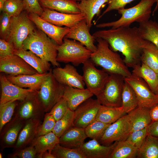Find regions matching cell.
I'll list each match as a JSON object with an SVG mask.
<instances>
[{"instance_id": "obj_8", "label": "cell", "mask_w": 158, "mask_h": 158, "mask_svg": "<svg viewBox=\"0 0 158 158\" xmlns=\"http://www.w3.org/2000/svg\"><path fill=\"white\" fill-rule=\"evenodd\" d=\"M64 86L58 82L52 72L41 85L38 94L44 111L49 112L63 97Z\"/></svg>"}, {"instance_id": "obj_40", "label": "cell", "mask_w": 158, "mask_h": 158, "mask_svg": "<svg viewBox=\"0 0 158 158\" xmlns=\"http://www.w3.org/2000/svg\"><path fill=\"white\" fill-rule=\"evenodd\" d=\"M18 101H13L0 104V131L13 117L18 104Z\"/></svg>"}, {"instance_id": "obj_5", "label": "cell", "mask_w": 158, "mask_h": 158, "mask_svg": "<svg viewBox=\"0 0 158 158\" xmlns=\"http://www.w3.org/2000/svg\"><path fill=\"white\" fill-rule=\"evenodd\" d=\"M56 60L71 63L74 66L83 64L90 59L92 52L79 42L64 38L63 43L58 45Z\"/></svg>"}, {"instance_id": "obj_32", "label": "cell", "mask_w": 158, "mask_h": 158, "mask_svg": "<svg viewBox=\"0 0 158 158\" xmlns=\"http://www.w3.org/2000/svg\"><path fill=\"white\" fill-rule=\"evenodd\" d=\"M109 158H134L137 157L138 149L126 140L114 142Z\"/></svg>"}, {"instance_id": "obj_49", "label": "cell", "mask_w": 158, "mask_h": 158, "mask_svg": "<svg viewBox=\"0 0 158 158\" xmlns=\"http://www.w3.org/2000/svg\"><path fill=\"white\" fill-rule=\"evenodd\" d=\"M135 0H109L108 3V6L107 8L100 15L97 21L103 16L108 12L113 10H117L124 8L128 4L130 3Z\"/></svg>"}, {"instance_id": "obj_21", "label": "cell", "mask_w": 158, "mask_h": 158, "mask_svg": "<svg viewBox=\"0 0 158 158\" xmlns=\"http://www.w3.org/2000/svg\"><path fill=\"white\" fill-rule=\"evenodd\" d=\"M51 69L44 73L33 74H22L16 76L8 75L7 79L13 84L23 88H29L38 91L43 82L52 72Z\"/></svg>"}, {"instance_id": "obj_3", "label": "cell", "mask_w": 158, "mask_h": 158, "mask_svg": "<svg viewBox=\"0 0 158 158\" xmlns=\"http://www.w3.org/2000/svg\"><path fill=\"white\" fill-rule=\"evenodd\" d=\"M58 45L40 30L35 28L25 40L23 48L30 50L41 58L59 67L56 60Z\"/></svg>"}, {"instance_id": "obj_29", "label": "cell", "mask_w": 158, "mask_h": 158, "mask_svg": "<svg viewBox=\"0 0 158 158\" xmlns=\"http://www.w3.org/2000/svg\"><path fill=\"white\" fill-rule=\"evenodd\" d=\"M109 0H83L78 3V7L84 16L88 27L90 30L92 22L95 15H98L102 6L108 2Z\"/></svg>"}, {"instance_id": "obj_31", "label": "cell", "mask_w": 158, "mask_h": 158, "mask_svg": "<svg viewBox=\"0 0 158 158\" xmlns=\"http://www.w3.org/2000/svg\"><path fill=\"white\" fill-rule=\"evenodd\" d=\"M59 138L53 132L47 134L36 137L30 145L35 148L38 158H41L42 153L46 151L52 150L59 143Z\"/></svg>"}, {"instance_id": "obj_55", "label": "cell", "mask_w": 158, "mask_h": 158, "mask_svg": "<svg viewBox=\"0 0 158 158\" xmlns=\"http://www.w3.org/2000/svg\"><path fill=\"white\" fill-rule=\"evenodd\" d=\"M156 5L155 7L154 10L152 12V15H153L154 13L157 10L158 8V0H157L156 1Z\"/></svg>"}, {"instance_id": "obj_14", "label": "cell", "mask_w": 158, "mask_h": 158, "mask_svg": "<svg viewBox=\"0 0 158 158\" xmlns=\"http://www.w3.org/2000/svg\"><path fill=\"white\" fill-rule=\"evenodd\" d=\"M0 72L12 76L38 73L23 59L14 54L0 57Z\"/></svg>"}, {"instance_id": "obj_23", "label": "cell", "mask_w": 158, "mask_h": 158, "mask_svg": "<svg viewBox=\"0 0 158 158\" xmlns=\"http://www.w3.org/2000/svg\"><path fill=\"white\" fill-rule=\"evenodd\" d=\"M87 138L84 128L74 126L59 138V144L65 147L80 148Z\"/></svg>"}, {"instance_id": "obj_42", "label": "cell", "mask_w": 158, "mask_h": 158, "mask_svg": "<svg viewBox=\"0 0 158 158\" xmlns=\"http://www.w3.org/2000/svg\"><path fill=\"white\" fill-rule=\"evenodd\" d=\"M23 10V0H7L2 12L7 13L11 17H14L20 15Z\"/></svg>"}, {"instance_id": "obj_41", "label": "cell", "mask_w": 158, "mask_h": 158, "mask_svg": "<svg viewBox=\"0 0 158 158\" xmlns=\"http://www.w3.org/2000/svg\"><path fill=\"white\" fill-rule=\"evenodd\" d=\"M111 124H107L95 120L84 128L87 138L95 139L98 141L106 130Z\"/></svg>"}, {"instance_id": "obj_24", "label": "cell", "mask_w": 158, "mask_h": 158, "mask_svg": "<svg viewBox=\"0 0 158 158\" xmlns=\"http://www.w3.org/2000/svg\"><path fill=\"white\" fill-rule=\"evenodd\" d=\"M94 95L87 88L81 89L65 86L63 97L67 101L69 108L74 111L81 103Z\"/></svg>"}, {"instance_id": "obj_20", "label": "cell", "mask_w": 158, "mask_h": 158, "mask_svg": "<svg viewBox=\"0 0 158 158\" xmlns=\"http://www.w3.org/2000/svg\"><path fill=\"white\" fill-rule=\"evenodd\" d=\"M85 19L80 21L70 30L64 38L78 41L92 52L96 51L97 46L94 44L95 38L90 33Z\"/></svg>"}, {"instance_id": "obj_9", "label": "cell", "mask_w": 158, "mask_h": 158, "mask_svg": "<svg viewBox=\"0 0 158 158\" xmlns=\"http://www.w3.org/2000/svg\"><path fill=\"white\" fill-rule=\"evenodd\" d=\"M83 64L82 76L85 84L97 96L102 90L109 75L103 69H97L90 59Z\"/></svg>"}, {"instance_id": "obj_53", "label": "cell", "mask_w": 158, "mask_h": 158, "mask_svg": "<svg viewBox=\"0 0 158 158\" xmlns=\"http://www.w3.org/2000/svg\"><path fill=\"white\" fill-rule=\"evenodd\" d=\"M41 158H55L51 151H46L42 155Z\"/></svg>"}, {"instance_id": "obj_11", "label": "cell", "mask_w": 158, "mask_h": 158, "mask_svg": "<svg viewBox=\"0 0 158 158\" xmlns=\"http://www.w3.org/2000/svg\"><path fill=\"white\" fill-rule=\"evenodd\" d=\"M14 115L25 121L31 118L41 119L45 112L40 100L38 91L30 93L22 101L18 103Z\"/></svg>"}, {"instance_id": "obj_19", "label": "cell", "mask_w": 158, "mask_h": 158, "mask_svg": "<svg viewBox=\"0 0 158 158\" xmlns=\"http://www.w3.org/2000/svg\"><path fill=\"white\" fill-rule=\"evenodd\" d=\"M26 121L14 115L11 120L3 127L0 131L1 150L14 147L19 133Z\"/></svg>"}, {"instance_id": "obj_12", "label": "cell", "mask_w": 158, "mask_h": 158, "mask_svg": "<svg viewBox=\"0 0 158 158\" xmlns=\"http://www.w3.org/2000/svg\"><path fill=\"white\" fill-rule=\"evenodd\" d=\"M130 129L129 115L127 114L111 124L99 142L103 145H109L113 142L126 140Z\"/></svg>"}, {"instance_id": "obj_35", "label": "cell", "mask_w": 158, "mask_h": 158, "mask_svg": "<svg viewBox=\"0 0 158 158\" xmlns=\"http://www.w3.org/2000/svg\"><path fill=\"white\" fill-rule=\"evenodd\" d=\"M137 157L141 158H158V137L147 134L139 149Z\"/></svg>"}, {"instance_id": "obj_56", "label": "cell", "mask_w": 158, "mask_h": 158, "mask_svg": "<svg viewBox=\"0 0 158 158\" xmlns=\"http://www.w3.org/2000/svg\"><path fill=\"white\" fill-rule=\"evenodd\" d=\"M3 156L2 153H0V158H2L3 157Z\"/></svg>"}, {"instance_id": "obj_7", "label": "cell", "mask_w": 158, "mask_h": 158, "mask_svg": "<svg viewBox=\"0 0 158 158\" xmlns=\"http://www.w3.org/2000/svg\"><path fill=\"white\" fill-rule=\"evenodd\" d=\"M34 24L25 10L17 16L12 17L10 33L7 41L13 43L15 49L23 48L25 40L36 28Z\"/></svg>"}, {"instance_id": "obj_4", "label": "cell", "mask_w": 158, "mask_h": 158, "mask_svg": "<svg viewBox=\"0 0 158 158\" xmlns=\"http://www.w3.org/2000/svg\"><path fill=\"white\" fill-rule=\"evenodd\" d=\"M157 0H141L134 6L128 8H123L118 10L121 17L114 21L103 23L96 25L99 28L111 27L115 29L123 27H130L132 23H139L149 20L152 13V7Z\"/></svg>"}, {"instance_id": "obj_47", "label": "cell", "mask_w": 158, "mask_h": 158, "mask_svg": "<svg viewBox=\"0 0 158 158\" xmlns=\"http://www.w3.org/2000/svg\"><path fill=\"white\" fill-rule=\"evenodd\" d=\"M8 157L10 158H37V156L35 147L30 145L15 150L13 153L8 154Z\"/></svg>"}, {"instance_id": "obj_44", "label": "cell", "mask_w": 158, "mask_h": 158, "mask_svg": "<svg viewBox=\"0 0 158 158\" xmlns=\"http://www.w3.org/2000/svg\"><path fill=\"white\" fill-rule=\"evenodd\" d=\"M12 17L2 12L0 17V35L1 39L7 40L11 28Z\"/></svg>"}, {"instance_id": "obj_27", "label": "cell", "mask_w": 158, "mask_h": 158, "mask_svg": "<svg viewBox=\"0 0 158 158\" xmlns=\"http://www.w3.org/2000/svg\"><path fill=\"white\" fill-rule=\"evenodd\" d=\"M149 110L147 108L138 107L128 113L130 125L129 133L147 127L152 123Z\"/></svg>"}, {"instance_id": "obj_57", "label": "cell", "mask_w": 158, "mask_h": 158, "mask_svg": "<svg viewBox=\"0 0 158 158\" xmlns=\"http://www.w3.org/2000/svg\"><path fill=\"white\" fill-rule=\"evenodd\" d=\"M73 0L77 2V1H81L83 0Z\"/></svg>"}, {"instance_id": "obj_51", "label": "cell", "mask_w": 158, "mask_h": 158, "mask_svg": "<svg viewBox=\"0 0 158 158\" xmlns=\"http://www.w3.org/2000/svg\"><path fill=\"white\" fill-rule=\"evenodd\" d=\"M147 134L158 137V121L152 122L147 127Z\"/></svg>"}, {"instance_id": "obj_22", "label": "cell", "mask_w": 158, "mask_h": 158, "mask_svg": "<svg viewBox=\"0 0 158 158\" xmlns=\"http://www.w3.org/2000/svg\"><path fill=\"white\" fill-rule=\"evenodd\" d=\"M41 120L31 118L25 121L13 147L15 150L24 147L30 144L37 137L38 129L41 125Z\"/></svg>"}, {"instance_id": "obj_28", "label": "cell", "mask_w": 158, "mask_h": 158, "mask_svg": "<svg viewBox=\"0 0 158 158\" xmlns=\"http://www.w3.org/2000/svg\"><path fill=\"white\" fill-rule=\"evenodd\" d=\"M42 8L53 9L61 13L76 14L81 13L78 3L73 0H38Z\"/></svg>"}, {"instance_id": "obj_15", "label": "cell", "mask_w": 158, "mask_h": 158, "mask_svg": "<svg viewBox=\"0 0 158 158\" xmlns=\"http://www.w3.org/2000/svg\"><path fill=\"white\" fill-rule=\"evenodd\" d=\"M52 72L56 80L64 86L85 88L83 76L78 72L73 65L67 64L62 68L55 67L52 70Z\"/></svg>"}, {"instance_id": "obj_10", "label": "cell", "mask_w": 158, "mask_h": 158, "mask_svg": "<svg viewBox=\"0 0 158 158\" xmlns=\"http://www.w3.org/2000/svg\"><path fill=\"white\" fill-rule=\"evenodd\" d=\"M127 82L134 90L138 102V107L150 109L158 104V95L150 89L142 78L132 75L125 78Z\"/></svg>"}, {"instance_id": "obj_16", "label": "cell", "mask_w": 158, "mask_h": 158, "mask_svg": "<svg viewBox=\"0 0 158 158\" xmlns=\"http://www.w3.org/2000/svg\"><path fill=\"white\" fill-rule=\"evenodd\" d=\"M30 20L37 28L45 33L54 40L58 45L61 44L70 28L56 25L42 18L39 15L33 13H28Z\"/></svg>"}, {"instance_id": "obj_48", "label": "cell", "mask_w": 158, "mask_h": 158, "mask_svg": "<svg viewBox=\"0 0 158 158\" xmlns=\"http://www.w3.org/2000/svg\"><path fill=\"white\" fill-rule=\"evenodd\" d=\"M24 10L28 13H33L40 16L43 12V8L38 0H23Z\"/></svg>"}, {"instance_id": "obj_1", "label": "cell", "mask_w": 158, "mask_h": 158, "mask_svg": "<svg viewBox=\"0 0 158 158\" xmlns=\"http://www.w3.org/2000/svg\"><path fill=\"white\" fill-rule=\"evenodd\" d=\"M95 38L106 41L111 49L121 52L128 67L133 68L140 64V57L144 48L150 41L141 36L138 28L123 27L99 30L92 35Z\"/></svg>"}, {"instance_id": "obj_39", "label": "cell", "mask_w": 158, "mask_h": 158, "mask_svg": "<svg viewBox=\"0 0 158 158\" xmlns=\"http://www.w3.org/2000/svg\"><path fill=\"white\" fill-rule=\"evenodd\" d=\"M55 158H86L80 148H72L64 147L59 143L51 151Z\"/></svg>"}, {"instance_id": "obj_17", "label": "cell", "mask_w": 158, "mask_h": 158, "mask_svg": "<svg viewBox=\"0 0 158 158\" xmlns=\"http://www.w3.org/2000/svg\"><path fill=\"white\" fill-rule=\"evenodd\" d=\"M0 104L13 101H23L34 90L18 86L10 82L4 74H1Z\"/></svg>"}, {"instance_id": "obj_45", "label": "cell", "mask_w": 158, "mask_h": 158, "mask_svg": "<svg viewBox=\"0 0 158 158\" xmlns=\"http://www.w3.org/2000/svg\"><path fill=\"white\" fill-rule=\"evenodd\" d=\"M56 122V120L51 114L49 112L46 113L43 121L38 129L37 137L44 135L52 132Z\"/></svg>"}, {"instance_id": "obj_30", "label": "cell", "mask_w": 158, "mask_h": 158, "mask_svg": "<svg viewBox=\"0 0 158 158\" xmlns=\"http://www.w3.org/2000/svg\"><path fill=\"white\" fill-rule=\"evenodd\" d=\"M133 69L132 74L143 79L151 90L158 95V74L142 63L135 66Z\"/></svg>"}, {"instance_id": "obj_54", "label": "cell", "mask_w": 158, "mask_h": 158, "mask_svg": "<svg viewBox=\"0 0 158 158\" xmlns=\"http://www.w3.org/2000/svg\"><path fill=\"white\" fill-rule=\"evenodd\" d=\"M7 0H0V11L2 12L4 5Z\"/></svg>"}, {"instance_id": "obj_36", "label": "cell", "mask_w": 158, "mask_h": 158, "mask_svg": "<svg viewBox=\"0 0 158 158\" xmlns=\"http://www.w3.org/2000/svg\"><path fill=\"white\" fill-rule=\"evenodd\" d=\"M138 28L142 37L154 44L158 49V23L149 20L140 23Z\"/></svg>"}, {"instance_id": "obj_46", "label": "cell", "mask_w": 158, "mask_h": 158, "mask_svg": "<svg viewBox=\"0 0 158 158\" xmlns=\"http://www.w3.org/2000/svg\"><path fill=\"white\" fill-rule=\"evenodd\" d=\"M68 109L67 101L63 97L53 107L49 112L53 116L56 121L65 115Z\"/></svg>"}, {"instance_id": "obj_13", "label": "cell", "mask_w": 158, "mask_h": 158, "mask_svg": "<svg viewBox=\"0 0 158 158\" xmlns=\"http://www.w3.org/2000/svg\"><path fill=\"white\" fill-rule=\"evenodd\" d=\"M101 105L97 99L92 97L81 103L74 111V126L84 129L95 120Z\"/></svg>"}, {"instance_id": "obj_37", "label": "cell", "mask_w": 158, "mask_h": 158, "mask_svg": "<svg viewBox=\"0 0 158 158\" xmlns=\"http://www.w3.org/2000/svg\"><path fill=\"white\" fill-rule=\"evenodd\" d=\"M138 106V100L134 90L125 81L122 93L121 107L127 114L135 109Z\"/></svg>"}, {"instance_id": "obj_33", "label": "cell", "mask_w": 158, "mask_h": 158, "mask_svg": "<svg viewBox=\"0 0 158 158\" xmlns=\"http://www.w3.org/2000/svg\"><path fill=\"white\" fill-rule=\"evenodd\" d=\"M126 114L121 106L113 107L101 105L95 120L107 124H111Z\"/></svg>"}, {"instance_id": "obj_34", "label": "cell", "mask_w": 158, "mask_h": 158, "mask_svg": "<svg viewBox=\"0 0 158 158\" xmlns=\"http://www.w3.org/2000/svg\"><path fill=\"white\" fill-rule=\"evenodd\" d=\"M140 61L158 74V49L150 41L143 49Z\"/></svg>"}, {"instance_id": "obj_58", "label": "cell", "mask_w": 158, "mask_h": 158, "mask_svg": "<svg viewBox=\"0 0 158 158\" xmlns=\"http://www.w3.org/2000/svg\"></svg>"}, {"instance_id": "obj_2", "label": "cell", "mask_w": 158, "mask_h": 158, "mask_svg": "<svg viewBox=\"0 0 158 158\" xmlns=\"http://www.w3.org/2000/svg\"><path fill=\"white\" fill-rule=\"evenodd\" d=\"M97 49L92 52L90 59L95 66L101 67L109 75L117 74L125 78L132 75L120 55L110 48L108 43L101 38L96 39Z\"/></svg>"}, {"instance_id": "obj_38", "label": "cell", "mask_w": 158, "mask_h": 158, "mask_svg": "<svg viewBox=\"0 0 158 158\" xmlns=\"http://www.w3.org/2000/svg\"><path fill=\"white\" fill-rule=\"evenodd\" d=\"M74 111L69 108L65 115L56 121L52 132L60 138L67 130L74 126Z\"/></svg>"}, {"instance_id": "obj_6", "label": "cell", "mask_w": 158, "mask_h": 158, "mask_svg": "<svg viewBox=\"0 0 158 158\" xmlns=\"http://www.w3.org/2000/svg\"><path fill=\"white\" fill-rule=\"evenodd\" d=\"M125 77L117 74L109 75L102 92L96 96L101 105L110 107L121 106Z\"/></svg>"}, {"instance_id": "obj_50", "label": "cell", "mask_w": 158, "mask_h": 158, "mask_svg": "<svg viewBox=\"0 0 158 158\" xmlns=\"http://www.w3.org/2000/svg\"><path fill=\"white\" fill-rule=\"evenodd\" d=\"M15 49L13 44L5 40L0 39V57L14 54Z\"/></svg>"}, {"instance_id": "obj_26", "label": "cell", "mask_w": 158, "mask_h": 158, "mask_svg": "<svg viewBox=\"0 0 158 158\" xmlns=\"http://www.w3.org/2000/svg\"><path fill=\"white\" fill-rule=\"evenodd\" d=\"M14 54L23 59L38 73H45L51 69V63L41 58L30 50H25L23 48L15 49Z\"/></svg>"}, {"instance_id": "obj_43", "label": "cell", "mask_w": 158, "mask_h": 158, "mask_svg": "<svg viewBox=\"0 0 158 158\" xmlns=\"http://www.w3.org/2000/svg\"><path fill=\"white\" fill-rule=\"evenodd\" d=\"M147 127L131 132L126 140L139 150L144 142L147 135Z\"/></svg>"}, {"instance_id": "obj_18", "label": "cell", "mask_w": 158, "mask_h": 158, "mask_svg": "<svg viewBox=\"0 0 158 158\" xmlns=\"http://www.w3.org/2000/svg\"><path fill=\"white\" fill-rule=\"evenodd\" d=\"M43 12L40 17L44 20L56 25L64 26L72 28L85 19L82 13L71 14L58 12L55 10L43 8Z\"/></svg>"}, {"instance_id": "obj_52", "label": "cell", "mask_w": 158, "mask_h": 158, "mask_svg": "<svg viewBox=\"0 0 158 158\" xmlns=\"http://www.w3.org/2000/svg\"><path fill=\"white\" fill-rule=\"evenodd\" d=\"M149 114L152 122L158 121V104L150 109Z\"/></svg>"}, {"instance_id": "obj_25", "label": "cell", "mask_w": 158, "mask_h": 158, "mask_svg": "<svg viewBox=\"0 0 158 158\" xmlns=\"http://www.w3.org/2000/svg\"><path fill=\"white\" fill-rule=\"evenodd\" d=\"M114 143L110 145H101L97 140L84 142L80 148L86 158H109Z\"/></svg>"}]
</instances>
